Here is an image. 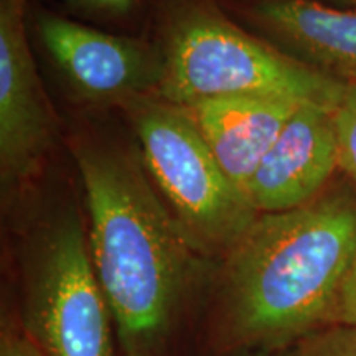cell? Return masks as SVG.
Segmentation results:
<instances>
[{
	"mask_svg": "<svg viewBox=\"0 0 356 356\" xmlns=\"http://www.w3.org/2000/svg\"><path fill=\"white\" fill-rule=\"evenodd\" d=\"M356 254V188L328 185L286 211L261 213L221 259L204 341L215 356L291 350L330 325Z\"/></svg>",
	"mask_w": 356,
	"mask_h": 356,
	"instance_id": "obj_1",
	"label": "cell"
},
{
	"mask_svg": "<svg viewBox=\"0 0 356 356\" xmlns=\"http://www.w3.org/2000/svg\"><path fill=\"white\" fill-rule=\"evenodd\" d=\"M0 356H47L20 323L3 318L0 332Z\"/></svg>",
	"mask_w": 356,
	"mask_h": 356,
	"instance_id": "obj_13",
	"label": "cell"
},
{
	"mask_svg": "<svg viewBox=\"0 0 356 356\" xmlns=\"http://www.w3.org/2000/svg\"><path fill=\"white\" fill-rule=\"evenodd\" d=\"M88 243L121 356H167L210 274L137 160L96 145L74 149Z\"/></svg>",
	"mask_w": 356,
	"mask_h": 356,
	"instance_id": "obj_2",
	"label": "cell"
},
{
	"mask_svg": "<svg viewBox=\"0 0 356 356\" xmlns=\"http://www.w3.org/2000/svg\"><path fill=\"white\" fill-rule=\"evenodd\" d=\"M338 2H345V3H353V6H356V0H338Z\"/></svg>",
	"mask_w": 356,
	"mask_h": 356,
	"instance_id": "obj_17",
	"label": "cell"
},
{
	"mask_svg": "<svg viewBox=\"0 0 356 356\" xmlns=\"http://www.w3.org/2000/svg\"><path fill=\"white\" fill-rule=\"evenodd\" d=\"M293 356H356V327L328 325L293 346Z\"/></svg>",
	"mask_w": 356,
	"mask_h": 356,
	"instance_id": "obj_12",
	"label": "cell"
},
{
	"mask_svg": "<svg viewBox=\"0 0 356 356\" xmlns=\"http://www.w3.org/2000/svg\"><path fill=\"white\" fill-rule=\"evenodd\" d=\"M330 325H353L356 327V254L346 273L335 305H333Z\"/></svg>",
	"mask_w": 356,
	"mask_h": 356,
	"instance_id": "obj_14",
	"label": "cell"
},
{
	"mask_svg": "<svg viewBox=\"0 0 356 356\" xmlns=\"http://www.w3.org/2000/svg\"><path fill=\"white\" fill-rule=\"evenodd\" d=\"M300 104L284 96H226L185 109L231 184L249 200L257 167Z\"/></svg>",
	"mask_w": 356,
	"mask_h": 356,
	"instance_id": "obj_9",
	"label": "cell"
},
{
	"mask_svg": "<svg viewBox=\"0 0 356 356\" xmlns=\"http://www.w3.org/2000/svg\"><path fill=\"white\" fill-rule=\"evenodd\" d=\"M20 325L47 356H121L74 204L30 234Z\"/></svg>",
	"mask_w": 356,
	"mask_h": 356,
	"instance_id": "obj_5",
	"label": "cell"
},
{
	"mask_svg": "<svg viewBox=\"0 0 356 356\" xmlns=\"http://www.w3.org/2000/svg\"><path fill=\"white\" fill-rule=\"evenodd\" d=\"M251 12L289 55L356 84V8H332L317 0H259Z\"/></svg>",
	"mask_w": 356,
	"mask_h": 356,
	"instance_id": "obj_10",
	"label": "cell"
},
{
	"mask_svg": "<svg viewBox=\"0 0 356 356\" xmlns=\"http://www.w3.org/2000/svg\"><path fill=\"white\" fill-rule=\"evenodd\" d=\"M74 2L108 15H124L134 7L136 0H74Z\"/></svg>",
	"mask_w": 356,
	"mask_h": 356,
	"instance_id": "obj_15",
	"label": "cell"
},
{
	"mask_svg": "<svg viewBox=\"0 0 356 356\" xmlns=\"http://www.w3.org/2000/svg\"><path fill=\"white\" fill-rule=\"evenodd\" d=\"M337 109L302 102L267 150L249 185L259 213L300 207L328 186L338 165Z\"/></svg>",
	"mask_w": 356,
	"mask_h": 356,
	"instance_id": "obj_8",
	"label": "cell"
},
{
	"mask_svg": "<svg viewBox=\"0 0 356 356\" xmlns=\"http://www.w3.org/2000/svg\"><path fill=\"white\" fill-rule=\"evenodd\" d=\"M126 108L160 197L193 246L222 259L261 213L231 184L185 108L149 96Z\"/></svg>",
	"mask_w": 356,
	"mask_h": 356,
	"instance_id": "obj_4",
	"label": "cell"
},
{
	"mask_svg": "<svg viewBox=\"0 0 356 356\" xmlns=\"http://www.w3.org/2000/svg\"><path fill=\"white\" fill-rule=\"evenodd\" d=\"M162 56L159 95L180 108L226 96H284L337 109L346 89L203 2L175 8Z\"/></svg>",
	"mask_w": 356,
	"mask_h": 356,
	"instance_id": "obj_3",
	"label": "cell"
},
{
	"mask_svg": "<svg viewBox=\"0 0 356 356\" xmlns=\"http://www.w3.org/2000/svg\"><path fill=\"white\" fill-rule=\"evenodd\" d=\"M257 356H293V348L284 350V351H274V353H262Z\"/></svg>",
	"mask_w": 356,
	"mask_h": 356,
	"instance_id": "obj_16",
	"label": "cell"
},
{
	"mask_svg": "<svg viewBox=\"0 0 356 356\" xmlns=\"http://www.w3.org/2000/svg\"><path fill=\"white\" fill-rule=\"evenodd\" d=\"M38 35L68 83L86 99L122 101L159 89L163 56L139 40L115 37L65 17L42 13Z\"/></svg>",
	"mask_w": 356,
	"mask_h": 356,
	"instance_id": "obj_7",
	"label": "cell"
},
{
	"mask_svg": "<svg viewBox=\"0 0 356 356\" xmlns=\"http://www.w3.org/2000/svg\"><path fill=\"white\" fill-rule=\"evenodd\" d=\"M26 0H0V178L20 188L42 165L55 118L40 83L25 30Z\"/></svg>",
	"mask_w": 356,
	"mask_h": 356,
	"instance_id": "obj_6",
	"label": "cell"
},
{
	"mask_svg": "<svg viewBox=\"0 0 356 356\" xmlns=\"http://www.w3.org/2000/svg\"><path fill=\"white\" fill-rule=\"evenodd\" d=\"M338 137V165L356 188V84L346 89L335 113Z\"/></svg>",
	"mask_w": 356,
	"mask_h": 356,
	"instance_id": "obj_11",
	"label": "cell"
}]
</instances>
